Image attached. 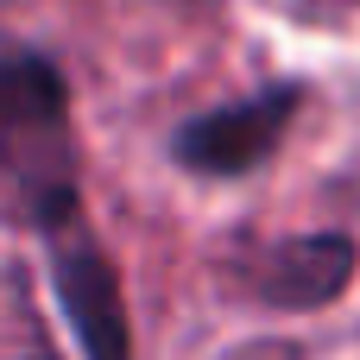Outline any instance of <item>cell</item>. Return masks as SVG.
Masks as SVG:
<instances>
[{
	"mask_svg": "<svg viewBox=\"0 0 360 360\" xmlns=\"http://www.w3.org/2000/svg\"><path fill=\"white\" fill-rule=\"evenodd\" d=\"M0 184L38 234L82 215L70 76L44 51H0Z\"/></svg>",
	"mask_w": 360,
	"mask_h": 360,
	"instance_id": "obj_1",
	"label": "cell"
},
{
	"mask_svg": "<svg viewBox=\"0 0 360 360\" xmlns=\"http://www.w3.org/2000/svg\"><path fill=\"white\" fill-rule=\"evenodd\" d=\"M304 101H310V82L304 76H278V82H266V89H253L240 101L190 114L184 127H171L165 152L190 177H221V184L228 177H253L259 165L278 158V146L297 127Z\"/></svg>",
	"mask_w": 360,
	"mask_h": 360,
	"instance_id": "obj_2",
	"label": "cell"
},
{
	"mask_svg": "<svg viewBox=\"0 0 360 360\" xmlns=\"http://www.w3.org/2000/svg\"><path fill=\"white\" fill-rule=\"evenodd\" d=\"M44 259H51V291L57 310L76 335L82 360H133V316H127V285L114 253L89 234V221H63L44 234Z\"/></svg>",
	"mask_w": 360,
	"mask_h": 360,
	"instance_id": "obj_3",
	"label": "cell"
},
{
	"mask_svg": "<svg viewBox=\"0 0 360 360\" xmlns=\"http://www.w3.org/2000/svg\"><path fill=\"white\" fill-rule=\"evenodd\" d=\"M360 272V247L342 228H316V234H285V240H259L247 253L228 259V285L266 310H329L348 297Z\"/></svg>",
	"mask_w": 360,
	"mask_h": 360,
	"instance_id": "obj_4",
	"label": "cell"
}]
</instances>
